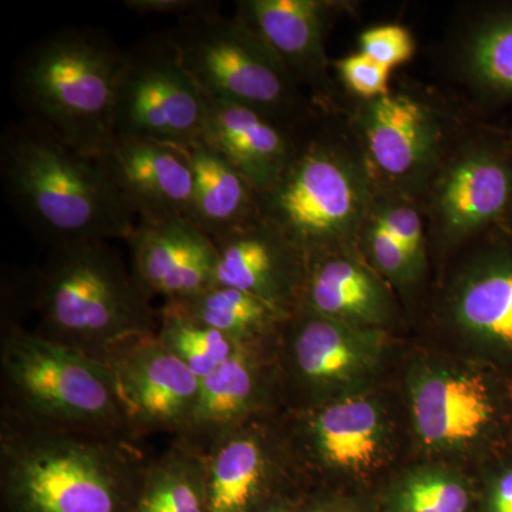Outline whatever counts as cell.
<instances>
[{"label":"cell","instance_id":"6da1fadb","mask_svg":"<svg viewBox=\"0 0 512 512\" xmlns=\"http://www.w3.org/2000/svg\"><path fill=\"white\" fill-rule=\"evenodd\" d=\"M6 201L37 241L56 249L133 234L138 218L96 158L28 119L0 137Z\"/></svg>","mask_w":512,"mask_h":512},{"label":"cell","instance_id":"7a4b0ae2","mask_svg":"<svg viewBox=\"0 0 512 512\" xmlns=\"http://www.w3.org/2000/svg\"><path fill=\"white\" fill-rule=\"evenodd\" d=\"M151 457L140 441L0 421L2 512H133Z\"/></svg>","mask_w":512,"mask_h":512},{"label":"cell","instance_id":"3957f363","mask_svg":"<svg viewBox=\"0 0 512 512\" xmlns=\"http://www.w3.org/2000/svg\"><path fill=\"white\" fill-rule=\"evenodd\" d=\"M29 286L36 333L103 362L114 346L160 326V309L110 242L50 249Z\"/></svg>","mask_w":512,"mask_h":512},{"label":"cell","instance_id":"277c9868","mask_svg":"<svg viewBox=\"0 0 512 512\" xmlns=\"http://www.w3.org/2000/svg\"><path fill=\"white\" fill-rule=\"evenodd\" d=\"M123 59L124 50L104 30H56L19 57L13 97L25 119L97 160L116 138L114 110Z\"/></svg>","mask_w":512,"mask_h":512},{"label":"cell","instance_id":"5b68a950","mask_svg":"<svg viewBox=\"0 0 512 512\" xmlns=\"http://www.w3.org/2000/svg\"><path fill=\"white\" fill-rule=\"evenodd\" d=\"M0 380L3 423L138 441L128 427L113 372L103 360L8 325L0 343Z\"/></svg>","mask_w":512,"mask_h":512},{"label":"cell","instance_id":"8992f818","mask_svg":"<svg viewBox=\"0 0 512 512\" xmlns=\"http://www.w3.org/2000/svg\"><path fill=\"white\" fill-rule=\"evenodd\" d=\"M366 175L345 150L323 138L298 144L271 190L258 195V218L306 261L352 234L369 218Z\"/></svg>","mask_w":512,"mask_h":512},{"label":"cell","instance_id":"52a82bcc","mask_svg":"<svg viewBox=\"0 0 512 512\" xmlns=\"http://www.w3.org/2000/svg\"><path fill=\"white\" fill-rule=\"evenodd\" d=\"M170 35L205 96L251 107L282 126L298 116V83L237 15L227 18L214 6L178 19Z\"/></svg>","mask_w":512,"mask_h":512},{"label":"cell","instance_id":"ba28073f","mask_svg":"<svg viewBox=\"0 0 512 512\" xmlns=\"http://www.w3.org/2000/svg\"><path fill=\"white\" fill-rule=\"evenodd\" d=\"M207 97L185 69L170 33L124 50L117 84L116 137L187 148L201 140Z\"/></svg>","mask_w":512,"mask_h":512},{"label":"cell","instance_id":"9c48e42d","mask_svg":"<svg viewBox=\"0 0 512 512\" xmlns=\"http://www.w3.org/2000/svg\"><path fill=\"white\" fill-rule=\"evenodd\" d=\"M106 362L134 439L161 433L175 439L183 433L197 406L201 380L157 333L124 340L110 350Z\"/></svg>","mask_w":512,"mask_h":512},{"label":"cell","instance_id":"30bf717a","mask_svg":"<svg viewBox=\"0 0 512 512\" xmlns=\"http://www.w3.org/2000/svg\"><path fill=\"white\" fill-rule=\"evenodd\" d=\"M126 242L131 272L148 298L180 301L217 285V245L187 218L140 220Z\"/></svg>","mask_w":512,"mask_h":512},{"label":"cell","instance_id":"8fae6325","mask_svg":"<svg viewBox=\"0 0 512 512\" xmlns=\"http://www.w3.org/2000/svg\"><path fill=\"white\" fill-rule=\"evenodd\" d=\"M97 161L138 221L188 217L194 177L187 148L116 137Z\"/></svg>","mask_w":512,"mask_h":512},{"label":"cell","instance_id":"7c38bea8","mask_svg":"<svg viewBox=\"0 0 512 512\" xmlns=\"http://www.w3.org/2000/svg\"><path fill=\"white\" fill-rule=\"evenodd\" d=\"M220 255L217 285L247 292L293 315L301 308L308 261L281 234L256 221L214 241Z\"/></svg>","mask_w":512,"mask_h":512},{"label":"cell","instance_id":"4fadbf2b","mask_svg":"<svg viewBox=\"0 0 512 512\" xmlns=\"http://www.w3.org/2000/svg\"><path fill=\"white\" fill-rule=\"evenodd\" d=\"M512 205V148L508 140L467 151L448 168L436 195L439 220L450 235L503 224Z\"/></svg>","mask_w":512,"mask_h":512},{"label":"cell","instance_id":"5bb4252c","mask_svg":"<svg viewBox=\"0 0 512 512\" xmlns=\"http://www.w3.org/2000/svg\"><path fill=\"white\" fill-rule=\"evenodd\" d=\"M201 140L227 158L258 195L274 187L298 147L286 127L265 114L211 97Z\"/></svg>","mask_w":512,"mask_h":512},{"label":"cell","instance_id":"9a60e30c","mask_svg":"<svg viewBox=\"0 0 512 512\" xmlns=\"http://www.w3.org/2000/svg\"><path fill=\"white\" fill-rule=\"evenodd\" d=\"M265 345H247L201 380L187 427L174 440L204 453L227 431L261 416L268 397Z\"/></svg>","mask_w":512,"mask_h":512},{"label":"cell","instance_id":"2e32d148","mask_svg":"<svg viewBox=\"0 0 512 512\" xmlns=\"http://www.w3.org/2000/svg\"><path fill=\"white\" fill-rule=\"evenodd\" d=\"M202 454L210 512H256L279 494L271 441L259 417L222 434Z\"/></svg>","mask_w":512,"mask_h":512},{"label":"cell","instance_id":"e0dca14e","mask_svg":"<svg viewBox=\"0 0 512 512\" xmlns=\"http://www.w3.org/2000/svg\"><path fill=\"white\" fill-rule=\"evenodd\" d=\"M359 123L373 164L389 177H414L436 156L439 121L429 106L407 94L366 101Z\"/></svg>","mask_w":512,"mask_h":512},{"label":"cell","instance_id":"ac0fdd59","mask_svg":"<svg viewBox=\"0 0 512 512\" xmlns=\"http://www.w3.org/2000/svg\"><path fill=\"white\" fill-rule=\"evenodd\" d=\"M338 3L244 0L237 16L271 47L295 82L316 83L325 72V33Z\"/></svg>","mask_w":512,"mask_h":512},{"label":"cell","instance_id":"d6986e66","mask_svg":"<svg viewBox=\"0 0 512 512\" xmlns=\"http://www.w3.org/2000/svg\"><path fill=\"white\" fill-rule=\"evenodd\" d=\"M192 197L187 220L217 241L258 221V192L227 158L198 140L187 147Z\"/></svg>","mask_w":512,"mask_h":512},{"label":"cell","instance_id":"ffe728a7","mask_svg":"<svg viewBox=\"0 0 512 512\" xmlns=\"http://www.w3.org/2000/svg\"><path fill=\"white\" fill-rule=\"evenodd\" d=\"M298 423L311 460L340 470L372 466L379 453L380 419L365 399H345L306 414Z\"/></svg>","mask_w":512,"mask_h":512},{"label":"cell","instance_id":"44dd1931","mask_svg":"<svg viewBox=\"0 0 512 512\" xmlns=\"http://www.w3.org/2000/svg\"><path fill=\"white\" fill-rule=\"evenodd\" d=\"M487 389L477 377H427L413 397V414L421 439L434 446H453L476 439L491 419Z\"/></svg>","mask_w":512,"mask_h":512},{"label":"cell","instance_id":"7402d4cb","mask_svg":"<svg viewBox=\"0 0 512 512\" xmlns=\"http://www.w3.org/2000/svg\"><path fill=\"white\" fill-rule=\"evenodd\" d=\"M288 336V367L311 392L343 382L362 367V339L348 323L308 311L296 312Z\"/></svg>","mask_w":512,"mask_h":512},{"label":"cell","instance_id":"603a6c76","mask_svg":"<svg viewBox=\"0 0 512 512\" xmlns=\"http://www.w3.org/2000/svg\"><path fill=\"white\" fill-rule=\"evenodd\" d=\"M383 309L382 288L363 266L333 255L308 262L299 311L348 323L379 319Z\"/></svg>","mask_w":512,"mask_h":512},{"label":"cell","instance_id":"cb8c5ba5","mask_svg":"<svg viewBox=\"0 0 512 512\" xmlns=\"http://www.w3.org/2000/svg\"><path fill=\"white\" fill-rule=\"evenodd\" d=\"M161 309L218 330L242 345H265L272 330L291 318V313L224 285L212 286L191 298L164 302Z\"/></svg>","mask_w":512,"mask_h":512},{"label":"cell","instance_id":"d4e9b609","mask_svg":"<svg viewBox=\"0 0 512 512\" xmlns=\"http://www.w3.org/2000/svg\"><path fill=\"white\" fill-rule=\"evenodd\" d=\"M453 309L458 322L474 335L512 346V244L463 279Z\"/></svg>","mask_w":512,"mask_h":512},{"label":"cell","instance_id":"484cf974","mask_svg":"<svg viewBox=\"0 0 512 512\" xmlns=\"http://www.w3.org/2000/svg\"><path fill=\"white\" fill-rule=\"evenodd\" d=\"M133 512H210L204 454L173 439L148 460Z\"/></svg>","mask_w":512,"mask_h":512},{"label":"cell","instance_id":"4316f807","mask_svg":"<svg viewBox=\"0 0 512 512\" xmlns=\"http://www.w3.org/2000/svg\"><path fill=\"white\" fill-rule=\"evenodd\" d=\"M466 72L481 93L512 100V5L487 13L468 37Z\"/></svg>","mask_w":512,"mask_h":512},{"label":"cell","instance_id":"83f0119b","mask_svg":"<svg viewBox=\"0 0 512 512\" xmlns=\"http://www.w3.org/2000/svg\"><path fill=\"white\" fill-rule=\"evenodd\" d=\"M157 338L171 350L198 379L210 376L237 355L242 343L218 330L181 318L160 308Z\"/></svg>","mask_w":512,"mask_h":512},{"label":"cell","instance_id":"f1b7e54d","mask_svg":"<svg viewBox=\"0 0 512 512\" xmlns=\"http://www.w3.org/2000/svg\"><path fill=\"white\" fill-rule=\"evenodd\" d=\"M468 504L466 488L441 476L416 478L400 495L402 512H467Z\"/></svg>","mask_w":512,"mask_h":512},{"label":"cell","instance_id":"f546056e","mask_svg":"<svg viewBox=\"0 0 512 512\" xmlns=\"http://www.w3.org/2000/svg\"><path fill=\"white\" fill-rule=\"evenodd\" d=\"M360 53L387 69L409 62L414 55V39L409 30L397 25L370 28L360 35Z\"/></svg>","mask_w":512,"mask_h":512},{"label":"cell","instance_id":"4dcf8cb0","mask_svg":"<svg viewBox=\"0 0 512 512\" xmlns=\"http://www.w3.org/2000/svg\"><path fill=\"white\" fill-rule=\"evenodd\" d=\"M338 72L343 83L357 96L366 101L375 100L389 92L390 69L373 62L370 57L357 53L343 57L338 63Z\"/></svg>","mask_w":512,"mask_h":512},{"label":"cell","instance_id":"1f68e13d","mask_svg":"<svg viewBox=\"0 0 512 512\" xmlns=\"http://www.w3.org/2000/svg\"><path fill=\"white\" fill-rule=\"evenodd\" d=\"M375 215L384 228L397 239L404 251L409 255L413 268L420 264L423 255V222L419 212L402 202H392L377 208Z\"/></svg>","mask_w":512,"mask_h":512},{"label":"cell","instance_id":"d6a6232c","mask_svg":"<svg viewBox=\"0 0 512 512\" xmlns=\"http://www.w3.org/2000/svg\"><path fill=\"white\" fill-rule=\"evenodd\" d=\"M366 224L367 247L384 274L392 278H403L412 272L414 268L409 255L397 239L384 228L379 218L375 214L369 215Z\"/></svg>","mask_w":512,"mask_h":512},{"label":"cell","instance_id":"836d02e7","mask_svg":"<svg viewBox=\"0 0 512 512\" xmlns=\"http://www.w3.org/2000/svg\"><path fill=\"white\" fill-rule=\"evenodd\" d=\"M124 6L138 15H174L181 19L214 8L217 3L202 0H126Z\"/></svg>","mask_w":512,"mask_h":512},{"label":"cell","instance_id":"e575fe53","mask_svg":"<svg viewBox=\"0 0 512 512\" xmlns=\"http://www.w3.org/2000/svg\"><path fill=\"white\" fill-rule=\"evenodd\" d=\"M488 512H512V471H508L495 483Z\"/></svg>","mask_w":512,"mask_h":512},{"label":"cell","instance_id":"d590c367","mask_svg":"<svg viewBox=\"0 0 512 512\" xmlns=\"http://www.w3.org/2000/svg\"><path fill=\"white\" fill-rule=\"evenodd\" d=\"M256 512H299V510L285 495L278 494Z\"/></svg>","mask_w":512,"mask_h":512},{"label":"cell","instance_id":"8d00e7d4","mask_svg":"<svg viewBox=\"0 0 512 512\" xmlns=\"http://www.w3.org/2000/svg\"><path fill=\"white\" fill-rule=\"evenodd\" d=\"M299 512H333L328 510L326 507H322V505H311V507H306V510H299Z\"/></svg>","mask_w":512,"mask_h":512},{"label":"cell","instance_id":"74e56055","mask_svg":"<svg viewBox=\"0 0 512 512\" xmlns=\"http://www.w3.org/2000/svg\"><path fill=\"white\" fill-rule=\"evenodd\" d=\"M504 225H505V227H507L508 229H511V231H512V205H511L510 212H508L507 220H505Z\"/></svg>","mask_w":512,"mask_h":512},{"label":"cell","instance_id":"f35d334b","mask_svg":"<svg viewBox=\"0 0 512 512\" xmlns=\"http://www.w3.org/2000/svg\"><path fill=\"white\" fill-rule=\"evenodd\" d=\"M508 144H510V147L512 148V131L510 137H508Z\"/></svg>","mask_w":512,"mask_h":512}]
</instances>
